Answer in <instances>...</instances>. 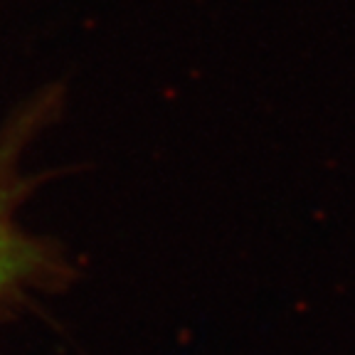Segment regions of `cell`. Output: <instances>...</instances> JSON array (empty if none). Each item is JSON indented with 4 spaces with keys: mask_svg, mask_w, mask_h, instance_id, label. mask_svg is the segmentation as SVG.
Wrapping results in <instances>:
<instances>
[{
    "mask_svg": "<svg viewBox=\"0 0 355 355\" xmlns=\"http://www.w3.org/2000/svg\"><path fill=\"white\" fill-rule=\"evenodd\" d=\"M44 269V254L35 239L15 227L0 195V299L15 294Z\"/></svg>",
    "mask_w": 355,
    "mask_h": 355,
    "instance_id": "cell-1",
    "label": "cell"
}]
</instances>
